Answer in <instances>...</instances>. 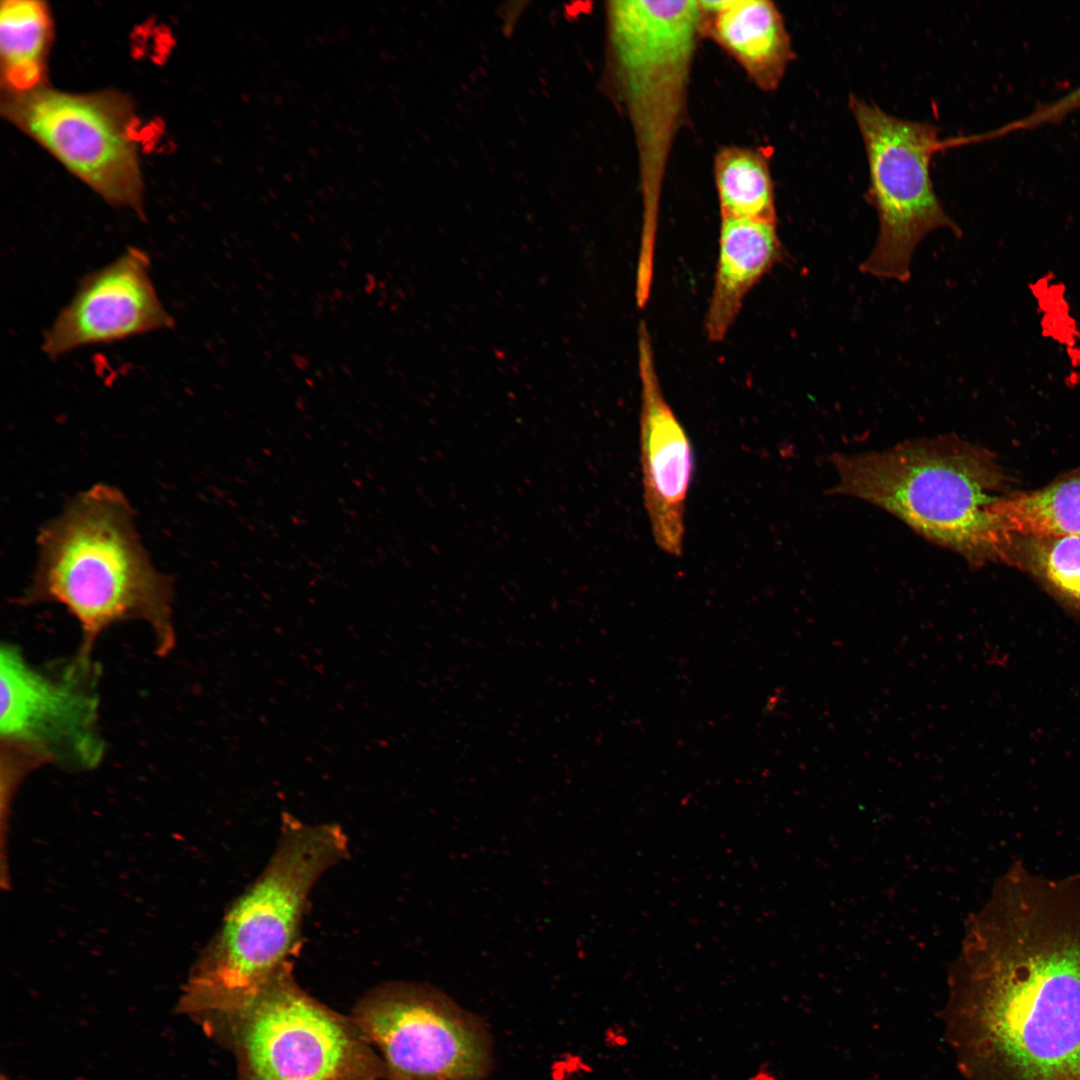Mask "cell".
<instances>
[{
    "label": "cell",
    "mask_w": 1080,
    "mask_h": 1080,
    "mask_svg": "<svg viewBox=\"0 0 1080 1080\" xmlns=\"http://www.w3.org/2000/svg\"><path fill=\"white\" fill-rule=\"evenodd\" d=\"M350 1017L378 1050L386 1080H483L491 1070L485 1023L433 986L381 984Z\"/></svg>",
    "instance_id": "10"
},
{
    "label": "cell",
    "mask_w": 1080,
    "mask_h": 1080,
    "mask_svg": "<svg viewBox=\"0 0 1080 1080\" xmlns=\"http://www.w3.org/2000/svg\"><path fill=\"white\" fill-rule=\"evenodd\" d=\"M99 670L80 651L70 660L32 665L15 644L0 650L2 752L34 767L48 763L89 771L104 758L99 726Z\"/></svg>",
    "instance_id": "8"
},
{
    "label": "cell",
    "mask_w": 1080,
    "mask_h": 1080,
    "mask_svg": "<svg viewBox=\"0 0 1080 1080\" xmlns=\"http://www.w3.org/2000/svg\"><path fill=\"white\" fill-rule=\"evenodd\" d=\"M637 346L644 503L657 546L679 557L683 551L686 498L694 471L693 450L663 395L644 321L639 325Z\"/></svg>",
    "instance_id": "12"
},
{
    "label": "cell",
    "mask_w": 1080,
    "mask_h": 1080,
    "mask_svg": "<svg viewBox=\"0 0 1080 1080\" xmlns=\"http://www.w3.org/2000/svg\"><path fill=\"white\" fill-rule=\"evenodd\" d=\"M776 224L722 218L714 284L705 318L711 341L725 338L748 292L782 260Z\"/></svg>",
    "instance_id": "14"
},
{
    "label": "cell",
    "mask_w": 1080,
    "mask_h": 1080,
    "mask_svg": "<svg viewBox=\"0 0 1080 1080\" xmlns=\"http://www.w3.org/2000/svg\"><path fill=\"white\" fill-rule=\"evenodd\" d=\"M849 107L860 130L869 167L866 199L877 212L879 231L860 271L902 283L911 277L913 253L930 232L962 231L943 209L933 188L930 162L939 148L938 129L900 119L854 95Z\"/></svg>",
    "instance_id": "7"
},
{
    "label": "cell",
    "mask_w": 1080,
    "mask_h": 1080,
    "mask_svg": "<svg viewBox=\"0 0 1080 1080\" xmlns=\"http://www.w3.org/2000/svg\"><path fill=\"white\" fill-rule=\"evenodd\" d=\"M714 178L721 218L777 221L769 163L760 151L723 148L715 157Z\"/></svg>",
    "instance_id": "18"
},
{
    "label": "cell",
    "mask_w": 1080,
    "mask_h": 1080,
    "mask_svg": "<svg viewBox=\"0 0 1080 1080\" xmlns=\"http://www.w3.org/2000/svg\"><path fill=\"white\" fill-rule=\"evenodd\" d=\"M1078 109H1080V84L1061 97L1049 103L1037 106L1025 116L987 133L986 138L1004 136L1013 132L1026 131L1044 125L1055 124Z\"/></svg>",
    "instance_id": "19"
},
{
    "label": "cell",
    "mask_w": 1080,
    "mask_h": 1080,
    "mask_svg": "<svg viewBox=\"0 0 1080 1080\" xmlns=\"http://www.w3.org/2000/svg\"><path fill=\"white\" fill-rule=\"evenodd\" d=\"M1 112L115 207L142 215L144 181L129 99L114 90L71 93L44 85L2 94Z\"/></svg>",
    "instance_id": "9"
},
{
    "label": "cell",
    "mask_w": 1080,
    "mask_h": 1080,
    "mask_svg": "<svg viewBox=\"0 0 1080 1080\" xmlns=\"http://www.w3.org/2000/svg\"><path fill=\"white\" fill-rule=\"evenodd\" d=\"M37 547L19 602L66 608L80 626L81 653L91 655L109 627L135 620L149 626L158 655L175 647L172 580L153 565L121 490L101 483L73 497L42 526Z\"/></svg>",
    "instance_id": "2"
},
{
    "label": "cell",
    "mask_w": 1080,
    "mask_h": 1080,
    "mask_svg": "<svg viewBox=\"0 0 1080 1080\" xmlns=\"http://www.w3.org/2000/svg\"><path fill=\"white\" fill-rule=\"evenodd\" d=\"M150 269L143 250L128 248L85 275L45 332L43 352L58 359L86 346L171 328L173 318L158 296Z\"/></svg>",
    "instance_id": "11"
},
{
    "label": "cell",
    "mask_w": 1080,
    "mask_h": 1080,
    "mask_svg": "<svg viewBox=\"0 0 1080 1080\" xmlns=\"http://www.w3.org/2000/svg\"><path fill=\"white\" fill-rule=\"evenodd\" d=\"M1070 369L1080 371V344L1063 349Z\"/></svg>",
    "instance_id": "21"
},
{
    "label": "cell",
    "mask_w": 1080,
    "mask_h": 1080,
    "mask_svg": "<svg viewBox=\"0 0 1080 1080\" xmlns=\"http://www.w3.org/2000/svg\"><path fill=\"white\" fill-rule=\"evenodd\" d=\"M609 59L640 152L663 164L682 120L688 76L703 31L699 1H612ZM647 163V164H648Z\"/></svg>",
    "instance_id": "6"
},
{
    "label": "cell",
    "mask_w": 1080,
    "mask_h": 1080,
    "mask_svg": "<svg viewBox=\"0 0 1080 1080\" xmlns=\"http://www.w3.org/2000/svg\"><path fill=\"white\" fill-rule=\"evenodd\" d=\"M704 27L762 90L773 91L794 58L783 17L771 1H699Z\"/></svg>",
    "instance_id": "13"
},
{
    "label": "cell",
    "mask_w": 1080,
    "mask_h": 1080,
    "mask_svg": "<svg viewBox=\"0 0 1080 1080\" xmlns=\"http://www.w3.org/2000/svg\"><path fill=\"white\" fill-rule=\"evenodd\" d=\"M998 514L1005 533L1080 536V466L1039 489L1011 490Z\"/></svg>",
    "instance_id": "17"
},
{
    "label": "cell",
    "mask_w": 1080,
    "mask_h": 1080,
    "mask_svg": "<svg viewBox=\"0 0 1080 1080\" xmlns=\"http://www.w3.org/2000/svg\"><path fill=\"white\" fill-rule=\"evenodd\" d=\"M180 1008L233 1053L237 1080H386L352 1018L303 990L293 963L245 992L184 995Z\"/></svg>",
    "instance_id": "4"
},
{
    "label": "cell",
    "mask_w": 1080,
    "mask_h": 1080,
    "mask_svg": "<svg viewBox=\"0 0 1080 1080\" xmlns=\"http://www.w3.org/2000/svg\"><path fill=\"white\" fill-rule=\"evenodd\" d=\"M940 1013L967 1080H1080V877L1014 866L974 921Z\"/></svg>",
    "instance_id": "1"
},
{
    "label": "cell",
    "mask_w": 1080,
    "mask_h": 1080,
    "mask_svg": "<svg viewBox=\"0 0 1080 1080\" xmlns=\"http://www.w3.org/2000/svg\"><path fill=\"white\" fill-rule=\"evenodd\" d=\"M1 1080H8V1079H7V1078H6V1077H5L4 1075H3V1076L1 1077Z\"/></svg>",
    "instance_id": "22"
},
{
    "label": "cell",
    "mask_w": 1080,
    "mask_h": 1080,
    "mask_svg": "<svg viewBox=\"0 0 1080 1080\" xmlns=\"http://www.w3.org/2000/svg\"><path fill=\"white\" fill-rule=\"evenodd\" d=\"M348 856L340 825L283 814L270 859L227 911L185 993L245 992L292 964L313 888Z\"/></svg>",
    "instance_id": "5"
},
{
    "label": "cell",
    "mask_w": 1080,
    "mask_h": 1080,
    "mask_svg": "<svg viewBox=\"0 0 1080 1080\" xmlns=\"http://www.w3.org/2000/svg\"><path fill=\"white\" fill-rule=\"evenodd\" d=\"M53 21L46 2H1L0 66L2 94H22L46 85Z\"/></svg>",
    "instance_id": "15"
},
{
    "label": "cell",
    "mask_w": 1080,
    "mask_h": 1080,
    "mask_svg": "<svg viewBox=\"0 0 1080 1080\" xmlns=\"http://www.w3.org/2000/svg\"><path fill=\"white\" fill-rule=\"evenodd\" d=\"M1000 563L1028 574L1063 607L1080 615V536L1009 533Z\"/></svg>",
    "instance_id": "16"
},
{
    "label": "cell",
    "mask_w": 1080,
    "mask_h": 1080,
    "mask_svg": "<svg viewBox=\"0 0 1080 1080\" xmlns=\"http://www.w3.org/2000/svg\"><path fill=\"white\" fill-rule=\"evenodd\" d=\"M835 492L895 515L922 536L981 566L1000 562L998 514L1011 491L995 457L952 435L832 457Z\"/></svg>",
    "instance_id": "3"
},
{
    "label": "cell",
    "mask_w": 1080,
    "mask_h": 1080,
    "mask_svg": "<svg viewBox=\"0 0 1080 1080\" xmlns=\"http://www.w3.org/2000/svg\"><path fill=\"white\" fill-rule=\"evenodd\" d=\"M1043 338L1063 349L1080 344V322L1069 298L1052 302L1037 310Z\"/></svg>",
    "instance_id": "20"
}]
</instances>
